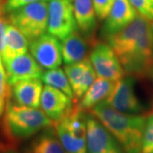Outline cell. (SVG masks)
<instances>
[{
  "instance_id": "1",
  "label": "cell",
  "mask_w": 153,
  "mask_h": 153,
  "mask_svg": "<svg viewBox=\"0 0 153 153\" xmlns=\"http://www.w3.org/2000/svg\"><path fill=\"white\" fill-rule=\"evenodd\" d=\"M128 76L143 77L153 69L152 22L140 15L119 33L105 39Z\"/></svg>"
},
{
  "instance_id": "2",
  "label": "cell",
  "mask_w": 153,
  "mask_h": 153,
  "mask_svg": "<svg viewBox=\"0 0 153 153\" xmlns=\"http://www.w3.org/2000/svg\"><path fill=\"white\" fill-rule=\"evenodd\" d=\"M89 112L114 136L124 153H141L147 115L121 112L105 100L94 106Z\"/></svg>"
},
{
  "instance_id": "3",
  "label": "cell",
  "mask_w": 153,
  "mask_h": 153,
  "mask_svg": "<svg viewBox=\"0 0 153 153\" xmlns=\"http://www.w3.org/2000/svg\"><path fill=\"white\" fill-rule=\"evenodd\" d=\"M4 114V132L6 138L11 141L27 140L54 124L43 110L20 105L10 100Z\"/></svg>"
},
{
  "instance_id": "4",
  "label": "cell",
  "mask_w": 153,
  "mask_h": 153,
  "mask_svg": "<svg viewBox=\"0 0 153 153\" xmlns=\"http://www.w3.org/2000/svg\"><path fill=\"white\" fill-rule=\"evenodd\" d=\"M48 9L45 1L35 2L9 12L7 18L30 42L48 30Z\"/></svg>"
},
{
  "instance_id": "5",
  "label": "cell",
  "mask_w": 153,
  "mask_h": 153,
  "mask_svg": "<svg viewBox=\"0 0 153 153\" xmlns=\"http://www.w3.org/2000/svg\"><path fill=\"white\" fill-rule=\"evenodd\" d=\"M76 27L73 5L69 0H50L48 9V32L63 40Z\"/></svg>"
},
{
  "instance_id": "6",
  "label": "cell",
  "mask_w": 153,
  "mask_h": 153,
  "mask_svg": "<svg viewBox=\"0 0 153 153\" xmlns=\"http://www.w3.org/2000/svg\"><path fill=\"white\" fill-rule=\"evenodd\" d=\"M89 60L99 77L117 82L126 75L120 61L108 44L101 42L94 44Z\"/></svg>"
},
{
  "instance_id": "7",
  "label": "cell",
  "mask_w": 153,
  "mask_h": 153,
  "mask_svg": "<svg viewBox=\"0 0 153 153\" xmlns=\"http://www.w3.org/2000/svg\"><path fill=\"white\" fill-rule=\"evenodd\" d=\"M135 77L128 76L116 82L109 96L105 100L112 108L129 114H141L145 107L134 90Z\"/></svg>"
},
{
  "instance_id": "8",
  "label": "cell",
  "mask_w": 153,
  "mask_h": 153,
  "mask_svg": "<svg viewBox=\"0 0 153 153\" xmlns=\"http://www.w3.org/2000/svg\"><path fill=\"white\" fill-rule=\"evenodd\" d=\"M88 153H124L114 136L92 114H86Z\"/></svg>"
},
{
  "instance_id": "9",
  "label": "cell",
  "mask_w": 153,
  "mask_h": 153,
  "mask_svg": "<svg viewBox=\"0 0 153 153\" xmlns=\"http://www.w3.org/2000/svg\"><path fill=\"white\" fill-rule=\"evenodd\" d=\"M31 55L43 69L58 68L62 63L61 44L59 39L44 33L42 36L30 41Z\"/></svg>"
},
{
  "instance_id": "10",
  "label": "cell",
  "mask_w": 153,
  "mask_h": 153,
  "mask_svg": "<svg viewBox=\"0 0 153 153\" xmlns=\"http://www.w3.org/2000/svg\"><path fill=\"white\" fill-rule=\"evenodd\" d=\"M10 86L24 80L40 78L43 68L30 54L18 55L4 62Z\"/></svg>"
},
{
  "instance_id": "11",
  "label": "cell",
  "mask_w": 153,
  "mask_h": 153,
  "mask_svg": "<svg viewBox=\"0 0 153 153\" xmlns=\"http://www.w3.org/2000/svg\"><path fill=\"white\" fill-rule=\"evenodd\" d=\"M137 15L128 0H116L101 27L100 37L106 39L119 33L135 19Z\"/></svg>"
},
{
  "instance_id": "12",
  "label": "cell",
  "mask_w": 153,
  "mask_h": 153,
  "mask_svg": "<svg viewBox=\"0 0 153 153\" xmlns=\"http://www.w3.org/2000/svg\"><path fill=\"white\" fill-rule=\"evenodd\" d=\"M64 71L73 91V102H76L95 81L96 72L88 59L74 64L66 65Z\"/></svg>"
},
{
  "instance_id": "13",
  "label": "cell",
  "mask_w": 153,
  "mask_h": 153,
  "mask_svg": "<svg viewBox=\"0 0 153 153\" xmlns=\"http://www.w3.org/2000/svg\"><path fill=\"white\" fill-rule=\"evenodd\" d=\"M40 106L51 120L57 122L71 111L73 100L59 89L45 85L41 95Z\"/></svg>"
},
{
  "instance_id": "14",
  "label": "cell",
  "mask_w": 153,
  "mask_h": 153,
  "mask_svg": "<svg viewBox=\"0 0 153 153\" xmlns=\"http://www.w3.org/2000/svg\"><path fill=\"white\" fill-rule=\"evenodd\" d=\"M43 88V83L39 78L24 80L11 86L10 97L20 105L39 108Z\"/></svg>"
},
{
  "instance_id": "15",
  "label": "cell",
  "mask_w": 153,
  "mask_h": 153,
  "mask_svg": "<svg viewBox=\"0 0 153 153\" xmlns=\"http://www.w3.org/2000/svg\"><path fill=\"white\" fill-rule=\"evenodd\" d=\"M73 11L77 30L88 42H94L97 28L96 13L92 0H74Z\"/></svg>"
},
{
  "instance_id": "16",
  "label": "cell",
  "mask_w": 153,
  "mask_h": 153,
  "mask_svg": "<svg viewBox=\"0 0 153 153\" xmlns=\"http://www.w3.org/2000/svg\"><path fill=\"white\" fill-rule=\"evenodd\" d=\"M88 52V41L76 29L62 40L61 53L66 65L86 60Z\"/></svg>"
},
{
  "instance_id": "17",
  "label": "cell",
  "mask_w": 153,
  "mask_h": 153,
  "mask_svg": "<svg viewBox=\"0 0 153 153\" xmlns=\"http://www.w3.org/2000/svg\"><path fill=\"white\" fill-rule=\"evenodd\" d=\"M117 82L99 77L88 88L81 98L74 102L76 107L82 111L91 110L99 103L104 101L112 92Z\"/></svg>"
},
{
  "instance_id": "18",
  "label": "cell",
  "mask_w": 153,
  "mask_h": 153,
  "mask_svg": "<svg viewBox=\"0 0 153 153\" xmlns=\"http://www.w3.org/2000/svg\"><path fill=\"white\" fill-rule=\"evenodd\" d=\"M26 153H66L55 129V123L44 128L29 143Z\"/></svg>"
},
{
  "instance_id": "19",
  "label": "cell",
  "mask_w": 153,
  "mask_h": 153,
  "mask_svg": "<svg viewBox=\"0 0 153 153\" xmlns=\"http://www.w3.org/2000/svg\"><path fill=\"white\" fill-rule=\"evenodd\" d=\"M29 48L28 39L23 33L11 23L7 27L4 49L1 54L3 61L9 60L18 55L27 53Z\"/></svg>"
},
{
  "instance_id": "20",
  "label": "cell",
  "mask_w": 153,
  "mask_h": 153,
  "mask_svg": "<svg viewBox=\"0 0 153 153\" xmlns=\"http://www.w3.org/2000/svg\"><path fill=\"white\" fill-rule=\"evenodd\" d=\"M55 127L66 153H88L86 139H80L73 135L59 121L55 122Z\"/></svg>"
},
{
  "instance_id": "21",
  "label": "cell",
  "mask_w": 153,
  "mask_h": 153,
  "mask_svg": "<svg viewBox=\"0 0 153 153\" xmlns=\"http://www.w3.org/2000/svg\"><path fill=\"white\" fill-rule=\"evenodd\" d=\"M40 78L42 82H44L46 85H49L59 89L74 100L73 91L64 70L59 67L55 69H50L43 72Z\"/></svg>"
},
{
  "instance_id": "22",
  "label": "cell",
  "mask_w": 153,
  "mask_h": 153,
  "mask_svg": "<svg viewBox=\"0 0 153 153\" xmlns=\"http://www.w3.org/2000/svg\"><path fill=\"white\" fill-rule=\"evenodd\" d=\"M10 86L8 83L4 64L0 54V117L4 114L6 104L10 98Z\"/></svg>"
},
{
  "instance_id": "23",
  "label": "cell",
  "mask_w": 153,
  "mask_h": 153,
  "mask_svg": "<svg viewBox=\"0 0 153 153\" xmlns=\"http://www.w3.org/2000/svg\"><path fill=\"white\" fill-rule=\"evenodd\" d=\"M153 152V112L146 117L142 139L141 153Z\"/></svg>"
},
{
  "instance_id": "24",
  "label": "cell",
  "mask_w": 153,
  "mask_h": 153,
  "mask_svg": "<svg viewBox=\"0 0 153 153\" xmlns=\"http://www.w3.org/2000/svg\"><path fill=\"white\" fill-rule=\"evenodd\" d=\"M137 14L153 22V0H128Z\"/></svg>"
},
{
  "instance_id": "25",
  "label": "cell",
  "mask_w": 153,
  "mask_h": 153,
  "mask_svg": "<svg viewBox=\"0 0 153 153\" xmlns=\"http://www.w3.org/2000/svg\"><path fill=\"white\" fill-rule=\"evenodd\" d=\"M94 8L99 20H105L108 16L116 0H92Z\"/></svg>"
},
{
  "instance_id": "26",
  "label": "cell",
  "mask_w": 153,
  "mask_h": 153,
  "mask_svg": "<svg viewBox=\"0 0 153 153\" xmlns=\"http://www.w3.org/2000/svg\"><path fill=\"white\" fill-rule=\"evenodd\" d=\"M41 1H48V0H7L3 6V14H8L9 12L18 9L20 7L27 5L35 2H41Z\"/></svg>"
},
{
  "instance_id": "27",
  "label": "cell",
  "mask_w": 153,
  "mask_h": 153,
  "mask_svg": "<svg viewBox=\"0 0 153 153\" xmlns=\"http://www.w3.org/2000/svg\"><path fill=\"white\" fill-rule=\"evenodd\" d=\"M10 24L8 18H6L4 14H0V54L3 53L4 49L5 36L7 27Z\"/></svg>"
},
{
  "instance_id": "28",
  "label": "cell",
  "mask_w": 153,
  "mask_h": 153,
  "mask_svg": "<svg viewBox=\"0 0 153 153\" xmlns=\"http://www.w3.org/2000/svg\"><path fill=\"white\" fill-rule=\"evenodd\" d=\"M4 4V0H0V12L3 13V6Z\"/></svg>"
},
{
  "instance_id": "29",
  "label": "cell",
  "mask_w": 153,
  "mask_h": 153,
  "mask_svg": "<svg viewBox=\"0 0 153 153\" xmlns=\"http://www.w3.org/2000/svg\"><path fill=\"white\" fill-rule=\"evenodd\" d=\"M3 153H17V152H14V151H5V152H4Z\"/></svg>"
},
{
  "instance_id": "30",
  "label": "cell",
  "mask_w": 153,
  "mask_h": 153,
  "mask_svg": "<svg viewBox=\"0 0 153 153\" xmlns=\"http://www.w3.org/2000/svg\"><path fill=\"white\" fill-rule=\"evenodd\" d=\"M152 36H153V23L152 24Z\"/></svg>"
},
{
  "instance_id": "31",
  "label": "cell",
  "mask_w": 153,
  "mask_h": 153,
  "mask_svg": "<svg viewBox=\"0 0 153 153\" xmlns=\"http://www.w3.org/2000/svg\"><path fill=\"white\" fill-rule=\"evenodd\" d=\"M151 75H152V77H153V69H152V73H151Z\"/></svg>"
},
{
  "instance_id": "32",
  "label": "cell",
  "mask_w": 153,
  "mask_h": 153,
  "mask_svg": "<svg viewBox=\"0 0 153 153\" xmlns=\"http://www.w3.org/2000/svg\"><path fill=\"white\" fill-rule=\"evenodd\" d=\"M0 14H3V13H2V12H0Z\"/></svg>"
},
{
  "instance_id": "33",
  "label": "cell",
  "mask_w": 153,
  "mask_h": 153,
  "mask_svg": "<svg viewBox=\"0 0 153 153\" xmlns=\"http://www.w3.org/2000/svg\"><path fill=\"white\" fill-rule=\"evenodd\" d=\"M69 1H71V0H69Z\"/></svg>"
},
{
  "instance_id": "34",
  "label": "cell",
  "mask_w": 153,
  "mask_h": 153,
  "mask_svg": "<svg viewBox=\"0 0 153 153\" xmlns=\"http://www.w3.org/2000/svg\"><path fill=\"white\" fill-rule=\"evenodd\" d=\"M152 153H153V152H152Z\"/></svg>"
}]
</instances>
